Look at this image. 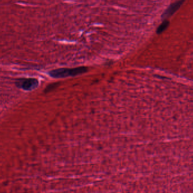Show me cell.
Listing matches in <instances>:
<instances>
[{"label":"cell","instance_id":"3957f363","mask_svg":"<svg viewBox=\"0 0 193 193\" xmlns=\"http://www.w3.org/2000/svg\"><path fill=\"white\" fill-rule=\"evenodd\" d=\"M184 0H179L175 3L172 4L168 9L165 11L163 14L162 15L163 19H166L173 14L176 11L179 9L184 2Z\"/></svg>","mask_w":193,"mask_h":193},{"label":"cell","instance_id":"7a4b0ae2","mask_svg":"<svg viewBox=\"0 0 193 193\" xmlns=\"http://www.w3.org/2000/svg\"><path fill=\"white\" fill-rule=\"evenodd\" d=\"M16 85L25 91H31L38 87L39 81L35 78L19 79L16 82Z\"/></svg>","mask_w":193,"mask_h":193},{"label":"cell","instance_id":"6da1fadb","mask_svg":"<svg viewBox=\"0 0 193 193\" xmlns=\"http://www.w3.org/2000/svg\"><path fill=\"white\" fill-rule=\"evenodd\" d=\"M88 71V68L81 66L75 68H59L49 73L50 77L54 78H62L68 77L81 75Z\"/></svg>","mask_w":193,"mask_h":193},{"label":"cell","instance_id":"277c9868","mask_svg":"<svg viewBox=\"0 0 193 193\" xmlns=\"http://www.w3.org/2000/svg\"><path fill=\"white\" fill-rule=\"evenodd\" d=\"M168 25H169V22L167 21L163 22L157 28V33H161V32H163L168 27Z\"/></svg>","mask_w":193,"mask_h":193}]
</instances>
